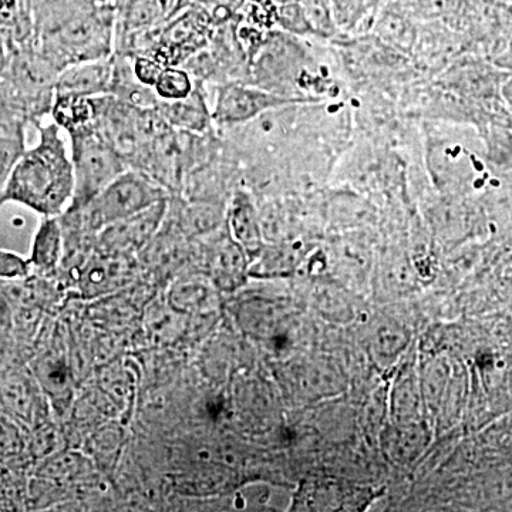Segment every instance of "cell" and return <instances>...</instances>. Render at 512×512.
<instances>
[{"mask_svg": "<svg viewBox=\"0 0 512 512\" xmlns=\"http://www.w3.org/2000/svg\"><path fill=\"white\" fill-rule=\"evenodd\" d=\"M74 171L72 156L60 137V126L43 130L39 146L20 158L10 174L0 204L15 201L47 218L72 205Z\"/></svg>", "mask_w": 512, "mask_h": 512, "instance_id": "cell-1", "label": "cell"}, {"mask_svg": "<svg viewBox=\"0 0 512 512\" xmlns=\"http://www.w3.org/2000/svg\"><path fill=\"white\" fill-rule=\"evenodd\" d=\"M420 136L424 170L440 194L464 195L485 183V147L466 124L421 120Z\"/></svg>", "mask_w": 512, "mask_h": 512, "instance_id": "cell-2", "label": "cell"}, {"mask_svg": "<svg viewBox=\"0 0 512 512\" xmlns=\"http://www.w3.org/2000/svg\"><path fill=\"white\" fill-rule=\"evenodd\" d=\"M72 138L74 210L86 207L111 181L126 171L124 156L111 146L93 123L69 131Z\"/></svg>", "mask_w": 512, "mask_h": 512, "instance_id": "cell-3", "label": "cell"}, {"mask_svg": "<svg viewBox=\"0 0 512 512\" xmlns=\"http://www.w3.org/2000/svg\"><path fill=\"white\" fill-rule=\"evenodd\" d=\"M163 200H167V194L153 178L126 170L84 208L90 229L103 231Z\"/></svg>", "mask_w": 512, "mask_h": 512, "instance_id": "cell-4", "label": "cell"}, {"mask_svg": "<svg viewBox=\"0 0 512 512\" xmlns=\"http://www.w3.org/2000/svg\"><path fill=\"white\" fill-rule=\"evenodd\" d=\"M47 403L49 400L29 366H0V413L30 431L47 421Z\"/></svg>", "mask_w": 512, "mask_h": 512, "instance_id": "cell-5", "label": "cell"}, {"mask_svg": "<svg viewBox=\"0 0 512 512\" xmlns=\"http://www.w3.org/2000/svg\"><path fill=\"white\" fill-rule=\"evenodd\" d=\"M295 101L286 99L251 83L231 82L218 89L212 120L224 126H241L251 123L269 111L292 106Z\"/></svg>", "mask_w": 512, "mask_h": 512, "instance_id": "cell-6", "label": "cell"}, {"mask_svg": "<svg viewBox=\"0 0 512 512\" xmlns=\"http://www.w3.org/2000/svg\"><path fill=\"white\" fill-rule=\"evenodd\" d=\"M29 367L49 403L57 412L66 410L73 396V376L60 339L52 336L43 340L33 353Z\"/></svg>", "mask_w": 512, "mask_h": 512, "instance_id": "cell-7", "label": "cell"}, {"mask_svg": "<svg viewBox=\"0 0 512 512\" xmlns=\"http://www.w3.org/2000/svg\"><path fill=\"white\" fill-rule=\"evenodd\" d=\"M426 221L433 238L448 247L464 241L478 227L476 212L463 195L440 194L427 207Z\"/></svg>", "mask_w": 512, "mask_h": 512, "instance_id": "cell-8", "label": "cell"}, {"mask_svg": "<svg viewBox=\"0 0 512 512\" xmlns=\"http://www.w3.org/2000/svg\"><path fill=\"white\" fill-rule=\"evenodd\" d=\"M167 211V200L158 201L133 217L101 231V242L110 254L123 255L137 251L154 237Z\"/></svg>", "mask_w": 512, "mask_h": 512, "instance_id": "cell-9", "label": "cell"}, {"mask_svg": "<svg viewBox=\"0 0 512 512\" xmlns=\"http://www.w3.org/2000/svg\"><path fill=\"white\" fill-rule=\"evenodd\" d=\"M419 29V20L414 18L404 0H386L370 33L384 45L410 57Z\"/></svg>", "mask_w": 512, "mask_h": 512, "instance_id": "cell-10", "label": "cell"}, {"mask_svg": "<svg viewBox=\"0 0 512 512\" xmlns=\"http://www.w3.org/2000/svg\"><path fill=\"white\" fill-rule=\"evenodd\" d=\"M113 60H94L73 64L59 82V96L103 97L113 93Z\"/></svg>", "mask_w": 512, "mask_h": 512, "instance_id": "cell-11", "label": "cell"}, {"mask_svg": "<svg viewBox=\"0 0 512 512\" xmlns=\"http://www.w3.org/2000/svg\"><path fill=\"white\" fill-rule=\"evenodd\" d=\"M227 218V228L231 237L244 248L249 258L255 259L265 247V237L261 214L256 210L248 192H235Z\"/></svg>", "mask_w": 512, "mask_h": 512, "instance_id": "cell-12", "label": "cell"}, {"mask_svg": "<svg viewBox=\"0 0 512 512\" xmlns=\"http://www.w3.org/2000/svg\"><path fill=\"white\" fill-rule=\"evenodd\" d=\"M210 269L215 284L221 288H237L249 274V258L244 248L227 234L221 235L210 249Z\"/></svg>", "mask_w": 512, "mask_h": 512, "instance_id": "cell-13", "label": "cell"}, {"mask_svg": "<svg viewBox=\"0 0 512 512\" xmlns=\"http://www.w3.org/2000/svg\"><path fill=\"white\" fill-rule=\"evenodd\" d=\"M156 109L161 120L170 127L204 133L211 126L212 111L208 109L204 94L195 89L185 99L158 100Z\"/></svg>", "mask_w": 512, "mask_h": 512, "instance_id": "cell-14", "label": "cell"}, {"mask_svg": "<svg viewBox=\"0 0 512 512\" xmlns=\"http://www.w3.org/2000/svg\"><path fill=\"white\" fill-rule=\"evenodd\" d=\"M386 0H330L339 39L369 35Z\"/></svg>", "mask_w": 512, "mask_h": 512, "instance_id": "cell-15", "label": "cell"}, {"mask_svg": "<svg viewBox=\"0 0 512 512\" xmlns=\"http://www.w3.org/2000/svg\"><path fill=\"white\" fill-rule=\"evenodd\" d=\"M121 255L110 254L90 259L80 274L79 286L83 296L96 298L106 295L124 284L127 278L126 262Z\"/></svg>", "mask_w": 512, "mask_h": 512, "instance_id": "cell-16", "label": "cell"}, {"mask_svg": "<svg viewBox=\"0 0 512 512\" xmlns=\"http://www.w3.org/2000/svg\"><path fill=\"white\" fill-rule=\"evenodd\" d=\"M63 234L55 218H47L33 239L30 264L40 272H50L59 264L62 256Z\"/></svg>", "mask_w": 512, "mask_h": 512, "instance_id": "cell-17", "label": "cell"}, {"mask_svg": "<svg viewBox=\"0 0 512 512\" xmlns=\"http://www.w3.org/2000/svg\"><path fill=\"white\" fill-rule=\"evenodd\" d=\"M97 116L96 97H80L62 94L57 97L55 107L56 123L67 131L89 126Z\"/></svg>", "mask_w": 512, "mask_h": 512, "instance_id": "cell-18", "label": "cell"}, {"mask_svg": "<svg viewBox=\"0 0 512 512\" xmlns=\"http://www.w3.org/2000/svg\"><path fill=\"white\" fill-rule=\"evenodd\" d=\"M329 215L335 217L336 224L342 227H359L373 217V208L355 192H342L333 195L329 201Z\"/></svg>", "mask_w": 512, "mask_h": 512, "instance_id": "cell-19", "label": "cell"}, {"mask_svg": "<svg viewBox=\"0 0 512 512\" xmlns=\"http://www.w3.org/2000/svg\"><path fill=\"white\" fill-rule=\"evenodd\" d=\"M204 39V25L197 16L185 15L168 28L164 33V50H190L198 46Z\"/></svg>", "mask_w": 512, "mask_h": 512, "instance_id": "cell-20", "label": "cell"}, {"mask_svg": "<svg viewBox=\"0 0 512 512\" xmlns=\"http://www.w3.org/2000/svg\"><path fill=\"white\" fill-rule=\"evenodd\" d=\"M211 298V289L200 279L177 282L170 292V305L175 311L191 313L205 308Z\"/></svg>", "mask_w": 512, "mask_h": 512, "instance_id": "cell-21", "label": "cell"}, {"mask_svg": "<svg viewBox=\"0 0 512 512\" xmlns=\"http://www.w3.org/2000/svg\"><path fill=\"white\" fill-rule=\"evenodd\" d=\"M299 2L315 39L322 42H333L339 39V30L333 19L330 0H299Z\"/></svg>", "mask_w": 512, "mask_h": 512, "instance_id": "cell-22", "label": "cell"}, {"mask_svg": "<svg viewBox=\"0 0 512 512\" xmlns=\"http://www.w3.org/2000/svg\"><path fill=\"white\" fill-rule=\"evenodd\" d=\"M424 439H426V433L416 421L399 423L396 430L389 434L387 447L397 460H412L423 448Z\"/></svg>", "mask_w": 512, "mask_h": 512, "instance_id": "cell-23", "label": "cell"}, {"mask_svg": "<svg viewBox=\"0 0 512 512\" xmlns=\"http://www.w3.org/2000/svg\"><path fill=\"white\" fill-rule=\"evenodd\" d=\"M86 460L76 453H53L43 458L37 468V477L50 481H69L79 476L84 470Z\"/></svg>", "mask_w": 512, "mask_h": 512, "instance_id": "cell-24", "label": "cell"}, {"mask_svg": "<svg viewBox=\"0 0 512 512\" xmlns=\"http://www.w3.org/2000/svg\"><path fill=\"white\" fill-rule=\"evenodd\" d=\"M153 89L158 99L174 101L190 96L192 90H194V84H192L190 74L184 72L183 69H178L175 66H164L163 72L158 76Z\"/></svg>", "mask_w": 512, "mask_h": 512, "instance_id": "cell-25", "label": "cell"}, {"mask_svg": "<svg viewBox=\"0 0 512 512\" xmlns=\"http://www.w3.org/2000/svg\"><path fill=\"white\" fill-rule=\"evenodd\" d=\"M420 389L414 376L404 377L393 392V413L397 424L413 423L420 409Z\"/></svg>", "mask_w": 512, "mask_h": 512, "instance_id": "cell-26", "label": "cell"}, {"mask_svg": "<svg viewBox=\"0 0 512 512\" xmlns=\"http://www.w3.org/2000/svg\"><path fill=\"white\" fill-rule=\"evenodd\" d=\"M29 431L0 413V461L15 458L28 450Z\"/></svg>", "mask_w": 512, "mask_h": 512, "instance_id": "cell-27", "label": "cell"}, {"mask_svg": "<svg viewBox=\"0 0 512 512\" xmlns=\"http://www.w3.org/2000/svg\"><path fill=\"white\" fill-rule=\"evenodd\" d=\"M407 336L394 323H380L372 333V346L377 356L393 357L406 346Z\"/></svg>", "mask_w": 512, "mask_h": 512, "instance_id": "cell-28", "label": "cell"}, {"mask_svg": "<svg viewBox=\"0 0 512 512\" xmlns=\"http://www.w3.org/2000/svg\"><path fill=\"white\" fill-rule=\"evenodd\" d=\"M28 451L35 460L52 456L57 451V430L45 421L29 431Z\"/></svg>", "mask_w": 512, "mask_h": 512, "instance_id": "cell-29", "label": "cell"}, {"mask_svg": "<svg viewBox=\"0 0 512 512\" xmlns=\"http://www.w3.org/2000/svg\"><path fill=\"white\" fill-rule=\"evenodd\" d=\"M32 269L29 259L6 249H0V279L3 281H20L28 278Z\"/></svg>", "mask_w": 512, "mask_h": 512, "instance_id": "cell-30", "label": "cell"}, {"mask_svg": "<svg viewBox=\"0 0 512 512\" xmlns=\"http://www.w3.org/2000/svg\"><path fill=\"white\" fill-rule=\"evenodd\" d=\"M106 390L113 397L114 402L124 407L130 404L131 399V383L130 376L124 370H110L109 375L104 377Z\"/></svg>", "mask_w": 512, "mask_h": 512, "instance_id": "cell-31", "label": "cell"}, {"mask_svg": "<svg viewBox=\"0 0 512 512\" xmlns=\"http://www.w3.org/2000/svg\"><path fill=\"white\" fill-rule=\"evenodd\" d=\"M161 10L163 6L160 0H133L128 12V25H131V28L146 26L160 16Z\"/></svg>", "mask_w": 512, "mask_h": 512, "instance_id": "cell-32", "label": "cell"}, {"mask_svg": "<svg viewBox=\"0 0 512 512\" xmlns=\"http://www.w3.org/2000/svg\"><path fill=\"white\" fill-rule=\"evenodd\" d=\"M131 69H133L134 77L138 82L153 89L158 76L163 72L164 64L158 62L157 59H151V57H137V59H134Z\"/></svg>", "mask_w": 512, "mask_h": 512, "instance_id": "cell-33", "label": "cell"}, {"mask_svg": "<svg viewBox=\"0 0 512 512\" xmlns=\"http://www.w3.org/2000/svg\"><path fill=\"white\" fill-rule=\"evenodd\" d=\"M10 328H12V318H10L8 299L3 298V292H0V349L8 338Z\"/></svg>", "mask_w": 512, "mask_h": 512, "instance_id": "cell-34", "label": "cell"}, {"mask_svg": "<svg viewBox=\"0 0 512 512\" xmlns=\"http://www.w3.org/2000/svg\"><path fill=\"white\" fill-rule=\"evenodd\" d=\"M501 97H503L504 103L507 104L512 113V76L504 80L503 87H501Z\"/></svg>", "mask_w": 512, "mask_h": 512, "instance_id": "cell-35", "label": "cell"}]
</instances>
